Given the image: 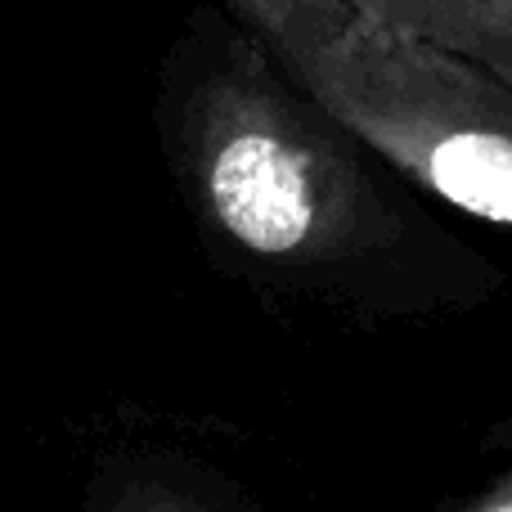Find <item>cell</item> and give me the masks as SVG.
<instances>
[{"mask_svg":"<svg viewBox=\"0 0 512 512\" xmlns=\"http://www.w3.org/2000/svg\"><path fill=\"white\" fill-rule=\"evenodd\" d=\"M355 5L486 63L512 86V0H355Z\"/></svg>","mask_w":512,"mask_h":512,"instance_id":"obj_3","label":"cell"},{"mask_svg":"<svg viewBox=\"0 0 512 512\" xmlns=\"http://www.w3.org/2000/svg\"><path fill=\"white\" fill-rule=\"evenodd\" d=\"M113 512H207V508H198L194 499L176 495V490H167V486H144V490H135V495H126Z\"/></svg>","mask_w":512,"mask_h":512,"instance_id":"obj_4","label":"cell"},{"mask_svg":"<svg viewBox=\"0 0 512 512\" xmlns=\"http://www.w3.org/2000/svg\"><path fill=\"white\" fill-rule=\"evenodd\" d=\"M477 512H512V477L499 481V486L477 504Z\"/></svg>","mask_w":512,"mask_h":512,"instance_id":"obj_5","label":"cell"},{"mask_svg":"<svg viewBox=\"0 0 512 512\" xmlns=\"http://www.w3.org/2000/svg\"><path fill=\"white\" fill-rule=\"evenodd\" d=\"M427 198L512 230V86L355 0H225Z\"/></svg>","mask_w":512,"mask_h":512,"instance_id":"obj_2","label":"cell"},{"mask_svg":"<svg viewBox=\"0 0 512 512\" xmlns=\"http://www.w3.org/2000/svg\"><path fill=\"white\" fill-rule=\"evenodd\" d=\"M153 131L194 221L256 274L364 297L481 265L225 0H198L162 45Z\"/></svg>","mask_w":512,"mask_h":512,"instance_id":"obj_1","label":"cell"}]
</instances>
